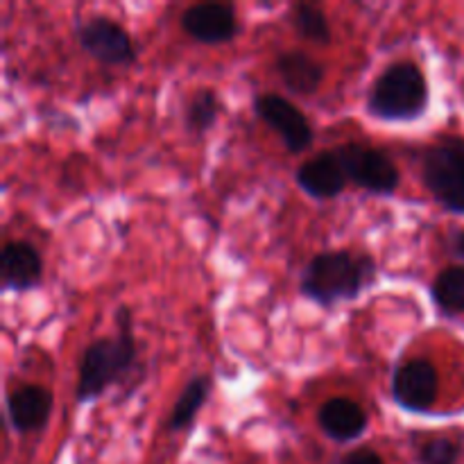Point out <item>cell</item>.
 <instances>
[{
    "mask_svg": "<svg viewBox=\"0 0 464 464\" xmlns=\"http://www.w3.org/2000/svg\"><path fill=\"white\" fill-rule=\"evenodd\" d=\"M429 104V84L412 62H394L376 77L367 95V111L379 121H417Z\"/></svg>",
    "mask_w": 464,
    "mask_h": 464,
    "instance_id": "3957f363",
    "label": "cell"
},
{
    "mask_svg": "<svg viewBox=\"0 0 464 464\" xmlns=\"http://www.w3.org/2000/svg\"><path fill=\"white\" fill-rule=\"evenodd\" d=\"M276 72L295 95H313L324 80V66L302 50H290L276 59Z\"/></svg>",
    "mask_w": 464,
    "mask_h": 464,
    "instance_id": "5bb4252c",
    "label": "cell"
},
{
    "mask_svg": "<svg viewBox=\"0 0 464 464\" xmlns=\"http://www.w3.org/2000/svg\"><path fill=\"white\" fill-rule=\"evenodd\" d=\"M254 109L261 116V121L281 136L288 152L299 154L311 148L313 139H315L311 122L290 100L272 93L258 95Z\"/></svg>",
    "mask_w": 464,
    "mask_h": 464,
    "instance_id": "52a82bcc",
    "label": "cell"
},
{
    "mask_svg": "<svg viewBox=\"0 0 464 464\" xmlns=\"http://www.w3.org/2000/svg\"><path fill=\"white\" fill-rule=\"evenodd\" d=\"M349 177L344 172L335 152H320L297 170V184L302 186L304 193L315 199H331L340 195L347 186Z\"/></svg>",
    "mask_w": 464,
    "mask_h": 464,
    "instance_id": "8fae6325",
    "label": "cell"
},
{
    "mask_svg": "<svg viewBox=\"0 0 464 464\" xmlns=\"http://www.w3.org/2000/svg\"><path fill=\"white\" fill-rule=\"evenodd\" d=\"M340 464H385L383 458L379 453H374L372 449H356V451L349 453Z\"/></svg>",
    "mask_w": 464,
    "mask_h": 464,
    "instance_id": "ffe728a7",
    "label": "cell"
},
{
    "mask_svg": "<svg viewBox=\"0 0 464 464\" xmlns=\"http://www.w3.org/2000/svg\"><path fill=\"white\" fill-rule=\"evenodd\" d=\"M438 372L429 361H408L394 372L392 397L403 411L426 412L438 399Z\"/></svg>",
    "mask_w": 464,
    "mask_h": 464,
    "instance_id": "ba28073f",
    "label": "cell"
},
{
    "mask_svg": "<svg viewBox=\"0 0 464 464\" xmlns=\"http://www.w3.org/2000/svg\"><path fill=\"white\" fill-rule=\"evenodd\" d=\"M293 25L299 32V36L313 44H329L331 41V25L326 14L320 7L308 3H297L293 7Z\"/></svg>",
    "mask_w": 464,
    "mask_h": 464,
    "instance_id": "e0dca14e",
    "label": "cell"
},
{
    "mask_svg": "<svg viewBox=\"0 0 464 464\" xmlns=\"http://www.w3.org/2000/svg\"><path fill=\"white\" fill-rule=\"evenodd\" d=\"M211 379L208 376H193V379L186 383V388L181 390L179 399L175 401V408L170 412V420H168V430H181L195 420L199 408L207 403L208 394H211Z\"/></svg>",
    "mask_w": 464,
    "mask_h": 464,
    "instance_id": "9a60e30c",
    "label": "cell"
},
{
    "mask_svg": "<svg viewBox=\"0 0 464 464\" xmlns=\"http://www.w3.org/2000/svg\"><path fill=\"white\" fill-rule=\"evenodd\" d=\"M220 113V100L211 89H202L193 95L188 109H186V127L193 134H204L213 127Z\"/></svg>",
    "mask_w": 464,
    "mask_h": 464,
    "instance_id": "ac0fdd59",
    "label": "cell"
},
{
    "mask_svg": "<svg viewBox=\"0 0 464 464\" xmlns=\"http://www.w3.org/2000/svg\"><path fill=\"white\" fill-rule=\"evenodd\" d=\"M320 429L335 442H352L361 438L367 429V412L356 401L344 397H334L320 408Z\"/></svg>",
    "mask_w": 464,
    "mask_h": 464,
    "instance_id": "4fadbf2b",
    "label": "cell"
},
{
    "mask_svg": "<svg viewBox=\"0 0 464 464\" xmlns=\"http://www.w3.org/2000/svg\"><path fill=\"white\" fill-rule=\"evenodd\" d=\"M453 249H456V254L460 258H464V231L456 236V243H453Z\"/></svg>",
    "mask_w": 464,
    "mask_h": 464,
    "instance_id": "44dd1931",
    "label": "cell"
},
{
    "mask_svg": "<svg viewBox=\"0 0 464 464\" xmlns=\"http://www.w3.org/2000/svg\"><path fill=\"white\" fill-rule=\"evenodd\" d=\"M421 179L447 211L464 213V140L433 145L421 161Z\"/></svg>",
    "mask_w": 464,
    "mask_h": 464,
    "instance_id": "277c9868",
    "label": "cell"
},
{
    "mask_svg": "<svg viewBox=\"0 0 464 464\" xmlns=\"http://www.w3.org/2000/svg\"><path fill=\"white\" fill-rule=\"evenodd\" d=\"M181 27L199 44H227L238 34L236 9L225 3H198L181 14Z\"/></svg>",
    "mask_w": 464,
    "mask_h": 464,
    "instance_id": "9c48e42d",
    "label": "cell"
},
{
    "mask_svg": "<svg viewBox=\"0 0 464 464\" xmlns=\"http://www.w3.org/2000/svg\"><path fill=\"white\" fill-rule=\"evenodd\" d=\"M53 412V394L41 385H23L7 394V417L18 433L41 430Z\"/></svg>",
    "mask_w": 464,
    "mask_h": 464,
    "instance_id": "7c38bea8",
    "label": "cell"
},
{
    "mask_svg": "<svg viewBox=\"0 0 464 464\" xmlns=\"http://www.w3.org/2000/svg\"><path fill=\"white\" fill-rule=\"evenodd\" d=\"M376 279L374 258L353 256L347 249L322 252L308 263L302 276V293L320 306L356 299Z\"/></svg>",
    "mask_w": 464,
    "mask_h": 464,
    "instance_id": "6da1fadb",
    "label": "cell"
},
{
    "mask_svg": "<svg viewBox=\"0 0 464 464\" xmlns=\"http://www.w3.org/2000/svg\"><path fill=\"white\" fill-rule=\"evenodd\" d=\"M77 39L86 54L109 66H127L136 59V45L131 36L127 34L125 27L107 16H93L80 23Z\"/></svg>",
    "mask_w": 464,
    "mask_h": 464,
    "instance_id": "8992f818",
    "label": "cell"
},
{
    "mask_svg": "<svg viewBox=\"0 0 464 464\" xmlns=\"http://www.w3.org/2000/svg\"><path fill=\"white\" fill-rule=\"evenodd\" d=\"M121 326L113 338H100L86 347L80 362V383H77V401L86 403L98 399L111 385L127 379L136 365V340L131 331L130 311H121Z\"/></svg>",
    "mask_w": 464,
    "mask_h": 464,
    "instance_id": "7a4b0ae2",
    "label": "cell"
},
{
    "mask_svg": "<svg viewBox=\"0 0 464 464\" xmlns=\"http://www.w3.org/2000/svg\"><path fill=\"white\" fill-rule=\"evenodd\" d=\"M433 299L447 315L464 313V267H447L433 281Z\"/></svg>",
    "mask_w": 464,
    "mask_h": 464,
    "instance_id": "2e32d148",
    "label": "cell"
},
{
    "mask_svg": "<svg viewBox=\"0 0 464 464\" xmlns=\"http://www.w3.org/2000/svg\"><path fill=\"white\" fill-rule=\"evenodd\" d=\"M458 458H460V447L449 438L430 440L420 451L421 464H456Z\"/></svg>",
    "mask_w": 464,
    "mask_h": 464,
    "instance_id": "d6986e66",
    "label": "cell"
},
{
    "mask_svg": "<svg viewBox=\"0 0 464 464\" xmlns=\"http://www.w3.org/2000/svg\"><path fill=\"white\" fill-rule=\"evenodd\" d=\"M44 276V261L41 254L30 243H9L0 252V285L3 290H25L36 288Z\"/></svg>",
    "mask_w": 464,
    "mask_h": 464,
    "instance_id": "30bf717a",
    "label": "cell"
},
{
    "mask_svg": "<svg viewBox=\"0 0 464 464\" xmlns=\"http://www.w3.org/2000/svg\"><path fill=\"white\" fill-rule=\"evenodd\" d=\"M335 154H338L349 181H353L361 188L376 195H390L399 188L401 177H399L397 166L381 150L362 143H347L340 145Z\"/></svg>",
    "mask_w": 464,
    "mask_h": 464,
    "instance_id": "5b68a950",
    "label": "cell"
}]
</instances>
